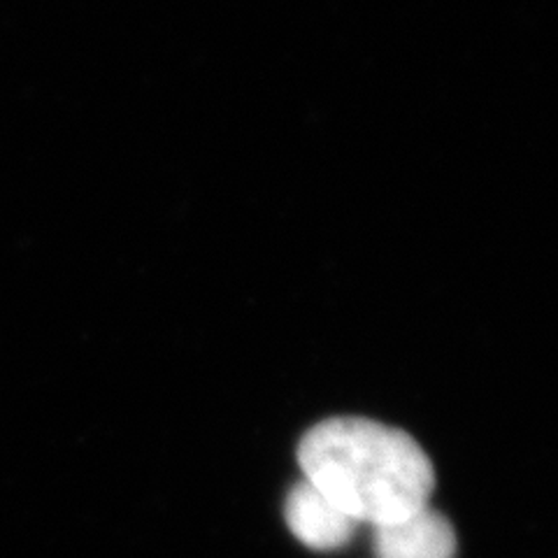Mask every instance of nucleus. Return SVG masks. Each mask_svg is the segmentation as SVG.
Segmentation results:
<instances>
[{
  "instance_id": "nucleus-3",
  "label": "nucleus",
  "mask_w": 558,
  "mask_h": 558,
  "mask_svg": "<svg viewBox=\"0 0 558 558\" xmlns=\"http://www.w3.org/2000/svg\"><path fill=\"white\" fill-rule=\"evenodd\" d=\"M373 549L377 558H453L457 533L449 519L428 505L403 519L373 526Z\"/></svg>"
},
{
  "instance_id": "nucleus-2",
  "label": "nucleus",
  "mask_w": 558,
  "mask_h": 558,
  "mask_svg": "<svg viewBox=\"0 0 558 558\" xmlns=\"http://www.w3.org/2000/svg\"><path fill=\"white\" fill-rule=\"evenodd\" d=\"M284 517L291 533L305 547L317 551H336L347 547L356 531V521L338 510L307 480L291 486L284 502Z\"/></svg>"
},
{
  "instance_id": "nucleus-1",
  "label": "nucleus",
  "mask_w": 558,
  "mask_h": 558,
  "mask_svg": "<svg viewBox=\"0 0 558 558\" xmlns=\"http://www.w3.org/2000/svg\"><path fill=\"white\" fill-rule=\"evenodd\" d=\"M303 480L356 523H391L428 505L433 463L405 430L361 416L310 428L299 445Z\"/></svg>"
}]
</instances>
